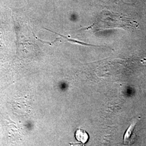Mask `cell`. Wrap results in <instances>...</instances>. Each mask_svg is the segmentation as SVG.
Wrapping results in <instances>:
<instances>
[{"label": "cell", "mask_w": 146, "mask_h": 146, "mask_svg": "<svg viewBox=\"0 0 146 146\" xmlns=\"http://www.w3.org/2000/svg\"><path fill=\"white\" fill-rule=\"evenodd\" d=\"M139 120V119L138 117V118H136L135 119H134L133 121H132L131 125H129V128L126 131V132L125 134V135H124V138H123L124 143L125 145H130L132 142L131 140L132 138V136H133L132 134L134 132V130L135 129V127L136 125Z\"/></svg>", "instance_id": "obj_1"}, {"label": "cell", "mask_w": 146, "mask_h": 146, "mask_svg": "<svg viewBox=\"0 0 146 146\" xmlns=\"http://www.w3.org/2000/svg\"><path fill=\"white\" fill-rule=\"evenodd\" d=\"M75 137L78 141L82 143H86L88 140L89 136L86 131L78 129L75 132Z\"/></svg>", "instance_id": "obj_2"}]
</instances>
